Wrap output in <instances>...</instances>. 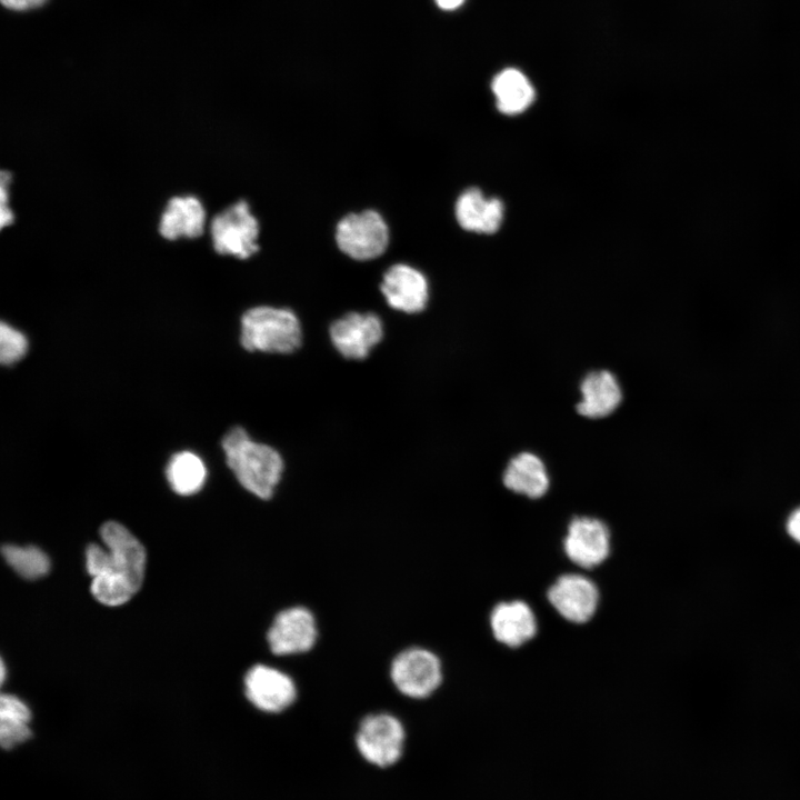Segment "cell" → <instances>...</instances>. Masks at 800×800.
<instances>
[{
	"mask_svg": "<svg viewBox=\"0 0 800 800\" xmlns=\"http://www.w3.org/2000/svg\"><path fill=\"white\" fill-rule=\"evenodd\" d=\"M100 536L104 547L91 543L86 550V568L92 577L91 593L106 606H120L142 584L146 551L119 522L103 523Z\"/></svg>",
	"mask_w": 800,
	"mask_h": 800,
	"instance_id": "cell-1",
	"label": "cell"
},
{
	"mask_svg": "<svg viewBox=\"0 0 800 800\" xmlns=\"http://www.w3.org/2000/svg\"><path fill=\"white\" fill-rule=\"evenodd\" d=\"M226 462L239 483L256 497L270 499L281 480L284 462L272 447L253 441L242 427L222 439Z\"/></svg>",
	"mask_w": 800,
	"mask_h": 800,
	"instance_id": "cell-2",
	"label": "cell"
},
{
	"mask_svg": "<svg viewBox=\"0 0 800 800\" xmlns=\"http://www.w3.org/2000/svg\"><path fill=\"white\" fill-rule=\"evenodd\" d=\"M240 342L247 351L289 354L301 347L302 327L289 308L257 306L242 314Z\"/></svg>",
	"mask_w": 800,
	"mask_h": 800,
	"instance_id": "cell-3",
	"label": "cell"
},
{
	"mask_svg": "<svg viewBox=\"0 0 800 800\" xmlns=\"http://www.w3.org/2000/svg\"><path fill=\"white\" fill-rule=\"evenodd\" d=\"M338 249L357 261H368L383 254L390 242V229L374 209L350 212L336 224Z\"/></svg>",
	"mask_w": 800,
	"mask_h": 800,
	"instance_id": "cell-4",
	"label": "cell"
},
{
	"mask_svg": "<svg viewBox=\"0 0 800 800\" xmlns=\"http://www.w3.org/2000/svg\"><path fill=\"white\" fill-rule=\"evenodd\" d=\"M259 221L246 200H238L209 222L214 251L221 256L248 259L259 250Z\"/></svg>",
	"mask_w": 800,
	"mask_h": 800,
	"instance_id": "cell-5",
	"label": "cell"
},
{
	"mask_svg": "<svg viewBox=\"0 0 800 800\" xmlns=\"http://www.w3.org/2000/svg\"><path fill=\"white\" fill-rule=\"evenodd\" d=\"M442 664L439 657L421 647L399 652L392 660L390 677L402 694L423 699L432 694L442 682Z\"/></svg>",
	"mask_w": 800,
	"mask_h": 800,
	"instance_id": "cell-6",
	"label": "cell"
},
{
	"mask_svg": "<svg viewBox=\"0 0 800 800\" xmlns=\"http://www.w3.org/2000/svg\"><path fill=\"white\" fill-rule=\"evenodd\" d=\"M404 728L390 713L367 716L360 723L356 743L361 756L378 767L396 763L402 754Z\"/></svg>",
	"mask_w": 800,
	"mask_h": 800,
	"instance_id": "cell-7",
	"label": "cell"
},
{
	"mask_svg": "<svg viewBox=\"0 0 800 800\" xmlns=\"http://www.w3.org/2000/svg\"><path fill=\"white\" fill-rule=\"evenodd\" d=\"M334 349L346 359L363 360L383 338V323L373 312H348L329 328Z\"/></svg>",
	"mask_w": 800,
	"mask_h": 800,
	"instance_id": "cell-8",
	"label": "cell"
},
{
	"mask_svg": "<svg viewBox=\"0 0 800 800\" xmlns=\"http://www.w3.org/2000/svg\"><path fill=\"white\" fill-rule=\"evenodd\" d=\"M318 639L313 613L306 607L294 606L278 612L268 630L267 640L276 656H291L311 650Z\"/></svg>",
	"mask_w": 800,
	"mask_h": 800,
	"instance_id": "cell-9",
	"label": "cell"
},
{
	"mask_svg": "<svg viewBox=\"0 0 800 800\" xmlns=\"http://www.w3.org/2000/svg\"><path fill=\"white\" fill-rule=\"evenodd\" d=\"M244 693L257 709L277 713L294 702L297 687L293 679L284 671L258 663L246 673Z\"/></svg>",
	"mask_w": 800,
	"mask_h": 800,
	"instance_id": "cell-10",
	"label": "cell"
},
{
	"mask_svg": "<svg viewBox=\"0 0 800 800\" xmlns=\"http://www.w3.org/2000/svg\"><path fill=\"white\" fill-rule=\"evenodd\" d=\"M611 538L608 527L599 519L577 517L563 539V551L568 559L584 569L601 564L609 556Z\"/></svg>",
	"mask_w": 800,
	"mask_h": 800,
	"instance_id": "cell-11",
	"label": "cell"
},
{
	"mask_svg": "<svg viewBox=\"0 0 800 800\" xmlns=\"http://www.w3.org/2000/svg\"><path fill=\"white\" fill-rule=\"evenodd\" d=\"M547 598L567 621L586 623L597 611L599 591L591 579L577 573H567L559 577L548 589Z\"/></svg>",
	"mask_w": 800,
	"mask_h": 800,
	"instance_id": "cell-12",
	"label": "cell"
},
{
	"mask_svg": "<svg viewBox=\"0 0 800 800\" xmlns=\"http://www.w3.org/2000/svg\"><path fill=\"white\" fill-rule=\"evenodd\" d=\"M380 291L388 306L408 314L421 312L429 301V283L417 268L398 262L382 276Z\"/></svg>",
	"mask_w": 800,
	"mask_h": 800,
	"instance_id": "cell-13",
	"label": "cell"
},
{
	"mask_svg": "<svg viewBox=\"0 0 800 800\" xmlns=\"http://www.w3.org/2000/svg\"><path fill=\"white\" fill-rule=\"evenodd\" d=\"M207 223V211L198 197L176 196L160 216L159 233L167 240L194 239L204 232Z\"/></svg>",
	"mask_w": 800,
	"mask_h": 800,
	"instance_id": "cell-14",
	"label": "cell"
},
{
	"mask_svg": "<svg viewBox=\"0 0 800 800\" xmlns=\"http://www.w3.org/2000/svg\"><path fill=\"white\" fill-rule=\"evenodd\" d=\"M490 628L498 642L518 648L536 636L537 619L531 607L524 601H503L491 610Z\"/></svg>",
	"mask_w": 800,
	"mask_h": 800,
	"instance_id": "cell-15",
	"label": "cell"
},
{
	"mask_svg": "<svg viewBox=\"0 0 800 800\" xmlns=\"http://www.w3.org/2000/svg\"><path fill=\"white\" fill-rule=\"evenodd\" d=\"M454 214L462 229L489 234L500 228L503 203L497 198H484L478 188H469L458 197Z\"/></svg>",
	"mask_w": 800,
	"mask_h": 800,
	"instance_id": "cell-16",
	"label": "cell"
},
{
	"mask_svg": "<svg viewBox=\"0 0 800 800\" xmlns=\"http://www.w3.org/2000/svg\"><path fill=\"white\" fill-rule=\"evenodd\" d=\"M581 400L577 410L587 418H603L612 413L622 400V391L616 377L606 370L586 376L580 386Z\"/></svg>",
	"mask_w": 800,
	"mask_h": 800,
	"instance_id": "cell-17",
	"label": "cell"
},
{
	"mask_svg": "<svg viewBox=\"0 0 800 800\" xmlns=\"http://www.w3.org/2000/svg\"><path fill=\"white\" fill-rule=\"evenodd\" d=\"M507 489L538 499L546 494L550 486L549 474L542 460L530 452L516 456L503 472Z\"/></svg>",
	"mask_w": 800,
	"mask_h": 800,
	"instance_id": "cell-18",
	"label": "cell"
},
{
	"mask_svg": "<svg viewBox=\"0 0 800 800\" xmlns=\"http://www.w3.org/2000/svg\"><path fill=\"white\" fill-rule=\"evenodd\" d=\"M497 108L504 114L523 112L534 100V89L529 79L518 69L508 68L499 72L491 84Z\"/></svg>",
	"mask_w": 800,
	"mask_h": 800,
	"instance_id": "cell-19",
	"label": "cell"
},
{
	"mask_svg": "<svg viewBox=\"0 0 800 800\" xmlns=\"http://www.w3.org/2000/svg\"><path fill=\"white\" fill-rule=\"evenodd\" d=\"M166 474L174 492L180 496H191L203 487L207 469L196 453L182 451L171 457Z\"/></svg>",
	"mask_w": 800,
	"mask_h": 800,
	"instance_id": "cell-20",
	"label": "cell"
},
{
	"mask_svg": "<svg viewBox=\"0 0 800 800\" xmlns=\"http://www.w3.org/2000/svg\"><path fill=\"white\" fill-rule=\"evenodd\" d=\"M31 713L27 704L12 694L0 699V741L4 749L22 743L31 736Z\"/></svg>",
	"mask_w": 800,
	"mask_h": 800,
	"instance_id": "cell-21",
	"label": "cell"
},
{
	"mask_svg": "<svg viewBox=\"0 0 800 800\" xmlns=\"http://www.w3.org/2000/svg\"><path fill=\"white\" fill-rule=\"evenodd\" d=\"M2 556L7 563L24 579H39L46 576L50 569L48 556L33 546L7 544L2 548Z\"/></svg>",
	"mask_w": 800,
	"mask_h": 800,
	"instance_id": "cell-22",
	"label": "cell"
},
{
	"mask_svg": "<svg viewBox=\"0 0 800 800\" xmlns=\"http://www.w3.org/2000/svg\"><path fill=\"white\" fill-rule=\"evenodd\" d=\"M28 350L26 336L4 321L0 326V361L4 366L12 364L24 357Z\"/></svg>",
	"mask_w": 800,
	"mask_h": 800,
	"instance_id": "cell-23",
	"label": "cell"
},
{
	"mask_svg": "<svg viewBox=\"0 0 800 800\" xmlns=\"http://www.w3.org/2000/svg\"><path fill=\"white\" fill-rule=\"evenodd\" d=\"M11 180L10 172L2 170L0 177V226L2 229L9 227L14 220V214L10 207Z\"/></svg>",
	"mask_w": 800,
	"mask_h": 800,
	"instance_id": "cell-24",
	"label": "cell"
},
{
	"mask_svg": "<svg viewBox=\"0 0 800 800\" xmlns=\"http://www.w3.org/2000/svg\"><path fill=\"white\" fill-rule=\"evenodd\" d=\"M786 531L794 542L800 544V507L789 514L786 521Z\"/></svg>",
	"mask_w": 800,
	"mask_h": 800,
	"instance_id": "cell-25",
	"label": "cell"
},
{
	"mask_svg": "<svg viewBox=\"0 0 800 800\" xmlns=\"http://www.w3.org/2000/svg\"><path fill=\"white\" fill-rule=\"evenodd\" d=\"M47 0H1V3L12 10H29L42 6Z\"/></svg>",
	"mask_w": 800,
	"mask_h": 800,
	"instance_id": "cell-26",
	"label": "cell"
},
{
	"mask_svg": "<svg viewBox=\"0 0 800 800\" xmlns=\"http://www.w3.org/2000/svg\"><path fill=\"white\" fill-rule=\"evenodd\" d=\"M439 8L443 10H454L459 8L464 0H436Z\"/></svg>",
	"mask_w": 800,
	"mask_h": 800,
	"instance_id": "cell-27",
	"label": "cell"
},
{
	"mask_svg": "<svg viewBox=\"0 0 800 800\" xmlns=\"http://www.w3.org/2000/svg\"><path fill=\"white\" fill-rule=\"evenodd\" d=\"M4 667H6V666H4V663L2 662V664H1V680H2V681L4 680Z\"/></svg>",
	"mask_w": 800,
	"mask_h": 800,
	"instance_id": "cell-28",
	"label": "cell"
}]
</instances>
